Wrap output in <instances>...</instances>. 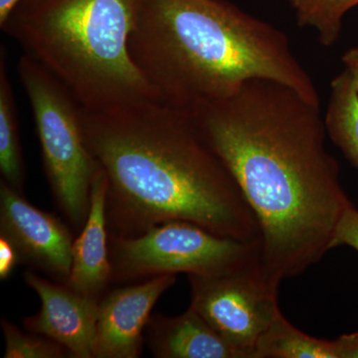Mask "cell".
Wrapping results in <instances>:
<instances>
[{
    "label": "cell",
    "instance_id": "1",
    "mask_svg": "<svg viewBox=\"0 0 358 358\" xmlns=\"http://www.w3.org/2000/svg\"><path fill=\"white\" fill-rule=\"evenodd\" d=\"M193 119L255 214L271 286L279 289L334 249L352 203L326 147L319 105L279 82L253 79Z\"/></svg>",
    "mask_w": 358,
    "mask_h": 358
},
{
    "label": "cell",
    "instance_id": "2",
    "mask_svg": "<svg viewBox=\"0 0 358 358\" xmlns=\"http://www.w3.org/2000/svg\"><path fill=\"white\" fill-rule=\"evenodd\" d=\"M85 143L108 179L110 236L133 238L171 221L259 241L260 226L234 176L192 117L155 100L84 109Z\"/></svg>",
    "mask_w": 358,
    "mask_h": 358
},
{
    "label": "cell",
    "instance_id": "3",
    "mask_svg": "<svg viewBox=\"0 0 358 358\" xmlns=\"http://www.w3.org/2000/svg\"><path fill=\"white\" fill-rule=\"evenodd\" d=\"M128 46L157 102L188 117L253 79L286 85L320 106L287 35L226 0H141Z\"/></svg>",
    "mask_w": 358,
    "mask_h": 358
},
{
    "label": "cell",
    "instance_id": "4",
    "mask_svg": "<svg viewBox=\"0 0 358 358\" xmlns=\"http://www.w3.org/2000/svg\"><path fill=\"white\" fill-rule=\"evenodd\" d=\"M141 0H20L0 27L84 109L157 100L131 60Z\"/></svg>",
    "mask_w": 358,
    "mask_h": 358
},
{
    "label": "cell",
    "instance_id": "5",
    "mask_svg": "<svg viewBox=\"0 0 358 358\" xmlns=\"http://www.w3.org/2000/svg\"><path fill=\"white\" fill-rule=\"evenodd\" d=\"M18 76L29 100L54 200L71 225L82 230L99 164L85 143L80 105L64 85L23 54Z\"/></svg>",
    "mask_w": 358,
    "mask_h": 358
},
{
    "label": "cell",
    "instance_id": "6",
    "mask_svg": "<svg viewBox=\"0 0 358 358\" xmlns=\"http://www.w3.org/2000/svg\"><path fill=\"white\" fill-rule=\"evenodd\" d=\"M260 241L219 236L196 224L171 221L138 237L110 236L112 282L145 281L157 275L216 277L260 264Z\"/></svg>",
    "mask_w": 358,
    "mask_h": 358
},
{
    "label": "cell",
    "instance_id": "7",
    "mask_svg": "<svg viewBox=\"0 0 358 358\" xmlns=\"http://www.w3.org/2000/svg\"><path fill=\"white\" fill-rule=\"evenodd\" d=\"M187 275L190 306L241 358H256L259 339L281 313L279 289L266 281L260 264L216 277Z\"/></svg>",
    "mask_w": 358,
    "mask_h": 358
},
{
    "label": "cell",
    "instance_id": "8",
    "mask_svg": "<svg viewBox=\"0 0 358 358\" xmlns=\"http://www.w3.org/2000/svg\"><path fill=\"white\" fill-rule=\"evenodd\" d=\"M0 235L15 247L20 263L66 284L72 268L73 235L54 214L33 206L6 181H0Z\"/></svg>",
    "mask_w": 358,
    "mask_h": 358
},
{
    "label": "cell",
    "instance_id": "9",
    "mask_svg": "<svg viewBox=\"0 0 358 358\" xmlns=\"http://www.w3.org/2000/svg\"><path fill=\"white\" fill-rule=\"evenodd\" d=\"M176 281V275H157L105 294L99 301L94 358L140 357L150 313Z\"/></svg>",
    "mask_w": 358,
    "mask_h": 358
},
{
    "label": "cell",
    "instance_id": "10",
    "mask_svg": "<svg viewBox=\"0 0 358 358\" xmlns=\"http://www.w3.org/2000/svg\"><path fill=\"white\" fill-rule=\"evenodd\" d=\"M23 279L41 301L36 315L25 317L29 333L41 334L64 346L69 357L94 358L99 301L78 294L61 282H52L32 271Z\"/></svg>",
    "mask_w": 358,
    "mask_h": 358
},
{
    "label": "cell",
    "instance_id": "11",
    "mask_svg": "<svg viewBox=\"0 0 358 358\" xmlns=\"http://www.w3.org/2000/svg\"><path fill=\"white\" fill-rule=\"evenodd\" d=\"M108 179L100 166L94 174L88 218L73 245L72 268L66 286L100 301L112 282L106 199Z\"/></svg>",
    "mask_w": 358,
    "mask_h": 358
},
{
    "label": "cell",
    "instance_id": "12",
    "mask_svg": "<svg viewBox=\"0 0 358 358\" xmlns=\"http://www.w3.org/2000/svg\"><path fill=\"white\" fill-rule=\"evenodd\" d=\"M147 336L157 358H241L192 306L178 317H150Z\"/></svg>",
    "mask_w": 358,
    "mask_h": 358
},
{
    "label": "cell",
    "instance_id": "13",
    "mask_svg": "<svg viewBox=\"0 0 358 358\" xmlns=\"http://www.w3.org/2000/svg\"><path fill=\"white\" fill-rule=\"evenodd\" d=\"M324 122L327 136L358 171V95L345 69L331 82Z\"/></svg>",
    "mask_w": 358,
    "mask_h": 358
},
{
    "label": "cell",
    "instance_id": "14",
    "mask_svg": "<svg viewBox=\"0 0 358 358\" xmlns=\"http://www.w3.org/2000/svg\"><path fill=\"white\" fill-rule=\"evenodd\" d=\"M0 173L2 180L23 193L25 169L13 85L7 71V51L0 47Z\"/></svg>",
    "mask_w": 358,
    "mask_h": 358
},
{
    "label": "cell",
    "instance_id": "15",
    "mask_svg": "<svg viewBox=\"0 0 358 358\" xmlns=\"http://www.w3.org/2000/svg\"><path fill=\"white\" fill-rule=\"evenodd\" d=\"M256 358H338L334 341L310 336L280 313L259 339Z\"/></svg>",
    "mask_w": 358,
    "mask_h": 358
},
{
    "label": "cell",
    "instance_id": "16",
    "mask_svg": "<svg viewBox=\"0 0 358 358\" xmlns=\"http://www.w3.org/2000/svg\"><path fill=\"white\" fill-rule=\"evenodd\" d=\"M357 6L358 0H303L294 9L298 24L315 29L320 43L329 47L339 38L343 16Z\"/></svg>",
    "mask_w": 358,
    "mask_h": 358
},
{
    "label": "cell",
    "instance_id": "17",
    "mask_svg": "<svg viewBox=\"0 0 358 358\" xmlns=\"http://www.w3.org/2000/svg\"><path fill=\"white\" fill-rule=\"evenodd\" d=\"M1 329L3 333L6 350L4 358H63L69 357L64 346L57 341L30 333L24 334L15 324L2 317Z\"/></svg>",
    "mask_w": 358,
    "mask_h": 358
},
{
    "label": "cell",
    "instance_id": "18",
    "mask_svg": "<svg viewBox=\"0 0 358 358\" xmlns=\"http://www.w3.org/2000/svg\"><path fill=\"white\" fill-rule=\"evenodd\" d=\"M339 245H348L358 252V210L353 205L343 213L336 227L334 248Z\"/></svg>",
    "mask_w": 358,
    "mask_h": 358
},
{
    "label": "cell",
    "instance_id": "19",
    "mask_svg": "<svg viewBox=\"0 0 358 358\" xmlns=\"http://www.w3.org/2000/svg\"><path fill=\"white\" fill-rule=\"evenodd\" d=\"M20 263V255L15 247L8 239L0 235V280L6 281L8 279Z\"/></svg>",
    "mask_w": 358,
    "mask_h": 358
},
{
    "label": "cell",
    "instance_id": "20",
    "mask_svg": "<svg viewBox=\"0 0 358 358\" xmlns=\"http://www.w3.org/2000/svg\"><path fill=\"white\" fill-rule=\"evenodd\" d=\"M334 343L338 358H358V333L339 336Z\"/></svg>",
    "mask_w": 358,
    "mask_h": 358
},
{
    "label": "cell",
    "instance_id": "21",
    "mask_svg": "<svg viewBox=\"0 0 358 358\" xmlns=\"http://www.w3.org/2000/svg\"><path fill=\"white\" fill-rule=\"evenodd\" d=\"M341 60L345 65V69L352 78L358 95V45L345 51Z\"/></svg>",
    "mask_w": 358,
    "mask_h": 358
},
{
    "label": "cell",
    "instance_id": "22",
    "mask_svg": "<svg viewBox=\"0 0 358 358\" xmlns=\"http://www.w3.org/2000/svg\"><path fill=\"white\" fill-rule=\"evenodd\" d=\"M20 0H0V26L6 22L9 14L13 13Z\"/></svg>",
    "mask_w": 358,
    "mask_h": 358
},
{
    "label": "cell",
    "instance_id": "23",
    "mask_svg": "<svg viewBox=\"0 0 358 358\" xmlns=\"http://www.w3.org/2000/svg\"><path fill=\"white\" fill-rule=\"evenodd\" d=\"M301 1H303V0H289V2H291L292 6H293L294 8H296V7L298 6Z\"/></svg>",
    "mask_w": 358,
    "mask_h": 358
}]
</instances>
